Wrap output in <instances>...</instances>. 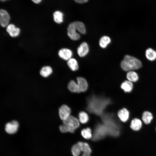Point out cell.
<instances>
[{
    "label": "cell",
    "instance_id": "4fadbf2b",
    "mask_svg": "<svg viewBox=\"0 0 156 156\" xmlns=\"http://www.w3.org/2000/svg\"><path fill=\"white\" fill-rule=\"evenodd\" d=\"M145 55L149 60L154 61L156 59V51L153 49L149 48L146 51Z\"/></svg>",
    "mask_w": 156,
    "mask_h": 156
},
{
    "label": "cell",
    "instance_id": "7c38bea8",
    "mask_svg": "<svg viewBox=\"0 0 156 156\" xmlns=\"http://www.w3.org/2000/svg\"><path fill=\"white\" fill-rule=\"evenodd\" d=\"M142 122L141 120L137 118H134L131 121L130 127L133 130H139L141 128Z\"/></svg>",
    "mask_w": 156,
    "mask_h": 156
},
{
    "label": "cell",
    "instance_id": "8992f818",
    "mask_svg": "<svg viewBox=\"0 0 156 156\" xmlns=\"http://www.w3.org/2000/svg\"><path fill=\"white\" fill-rule=\"evenodd\" d=\"M71 111L70 108L66 105H62L59 109V115L60 118L64 120L70 116Z\"/></svg>",
    "mask_w": 156,
    "mask_h": 156
},
{
    "label": "cell",
    "instance_id": "8fae6325",
    "mask_svg": "<svg viewBox=\"0 0 156 156\" xmlns=\"http://www.w3.org/2000/svg\"><path fill=\"white\" fill-rule=\"evenodd\" d=\"M77 84L80 92L85 91L88 87V84L86 80L82 77H77Z\"/></svg>",
    "mask_w": 156,
    "mask_h": 156
},
{
    "label": "cell",
    "instance_id": "5bb4252c",
    "mask_svg": "<svg viewBox=\"0 0 156 156\" xmlns=\"http://www.w3.org/2000/svg\"><path fill=\"white\" fill-rule=\"evenodd\" d=\"M121 88L125 92H129L133 88V84L132 82L129 80H126L123 82L121 85Z\"/></svg>",
    "mask_w": 156,
    "mask_h": 156
},
{
    "label": "cell",
    "instance_id": "7a4b0ae2",
    "mask_svg": "<svg viewBox=\"0 0 156 156\" xmlns=\"http://www.w3.org/2000/svg\"><path fill=\"white\" fill-rule=\"evenodd\" d=\"M122 68L126 71L138 69L142 66L141 62L135 57L129 55H125L120 63Z\"/></svg>",
    "mask_w": 156,
    "mask_h": 156
},
{
    "label": "cell",
    "instance_id": "d6986e66",
    "mask_svg": "<svg viewBox=\"0 0 156 156\" xmlns=\"http://www.w3.org/2000/svg\"><path fill=\"white\" fill-rule=\"evenodd\" d=\"M111 41V39L109 37L105 36H103L100 39L99 45L101 48H105L110 43Z\"/></svg>",
    "mask_w": 156,
    "mask_h": 156
},
{
    "label": "cell",
    "instance_id": "2e32d148",
    "mask_svg": "<svg viewBox=\"0 0 156 156\" xmlns=\"http://www.w3.org/2000/svg\"><path fill=\"white\" fill-rule=\"evenodd\" d=\"M153 118V115L150 112L145 111L143 113L142 119L145 124H148L150 123Z\"/></svg>",
    "mask_w": 156,
    "mask_h": 156
},
{
    "label": "cell",
    "instance_id": "ffe728a7",
    "mask_svg": "<svg viewBox=\"0 0 156 156\" xmlns=\"http://www.w3.org/2000/svg\"><path fill=\"white\" fill-rule=\"evenodd\" d=\"M63 13L60 11H57L53 14L54 21L57 23L60 24L63 21Z\"/></svg>",
    "mask_w": 156,
    "mask_h": 156
},
{
    "label": "cell",
    "instance_id": "7402d4cb",
    "mask_svg": "<svg viewBox=\"0 0 156 156\" xmlns=\"http://www.w3.org/2000/svg\"><path fill=\"white\" fill-rule=\"evenodd\" d=\"M68 88L70 91L73 92L79 93L81 92L77 84L73 81H70L68 85Z\"/></svg>",
    "mask_w": 156,
    "mask_h": 156
},
{
    "label": "cell",
    "instance_id": "277c9868",
    "mask_svg": "<svg viewBox=\"0 0 156 156\" xmlns=\"http://www.w3.org/2000/svg\"><path fill=\"white\" fill-rule=\"evenodd\" d=\"M10 16L7 12L3 9L0 11V23L3 27H7L9 24Z\"/></svg>",
    "mask_w": 156,
    "mask_h": 156
},
{
    "label": "cell",
    "instance_id": "cb8c5ba5",
    "mask_svg": "<svg viewBox=\"0 0 156 156\" xmlns=\"http://www.w3.org/2000/svg\"><path fill=\"white\" fill-rule=\"evenodd\" d=\"M79 120L80 122L83 124L86 123L88 120V114L84 112H81L79 114Z\"/></svg>",
    "mask_w": 156,
    "mask_h": 156
},
{
    "label": "cell",
    "instance_id": "603a6c76",
    "mask_svg": "<svg viewBox=\"0 0 156 156\" xmlns=\"http://www.w3.org/2000/svg\"><path fill=\"white\" fill-rule=\"evenodd\" d=\"M81 134L86 139H90L92 137L91 130L89 128L83 129L81 131Z\"/></svg>",
    "mask_w": 156,
    "mask_h": 156
},
{
    "label": "cell",
    "instance_id": "4316f807",
    "mask_svg": "<svg viewBox=\"0 0 156 156\" xmlns=\"http://www.w3.org/2000/svg\"><path fill=\"white\" fill-rule=\"evenodd\" d=\"M76 2L79 3H83L87 2L89 0H74Z\"/></svg>",
    "mask_w": 156,
    "mask_h": 156
},
{
    "label": "cell",
    "instance_id": "3957f363",
    "mask_svg": "<svg viewBox=\"0 0 156 156\" xmlns=\"http://www.w3.org/2000/svg\"><path fill=\"white\" fill-rule=\"evenodd\" d=\"M63 121L64 124L68 127L69 131L71 133H73L75 130L79 127V125L78 119L72 116H70Z\"/></svg>",
    "mask_w": 156,
    "mask_h": 156
},
{
    "label": "cell",
    "instance_id": "44dd1931",
    "mask_svg": "<svg viewBox=\"0 0 156 156\" xmlns=\"http://www.w3.org/2000/svg\"><path fill=\"white\" fill-rule=\"evenodd\" d=\"M52 70L49 66H44L42 68L40 71V74L44 77H47L50 75L52 73Z\"/></svg>",
    "mask_w": 156,
    "mask_h": 156
},
{
    "label": "cell",
    "instance_id": "ba28073f",
    "mask_svg": "<svg viewBox=\"0 0 156 156\" xmlns=\"http://www.w3.org/2000/svg\"><path fill=\"white\" fill-rule=\"evenodd\" d=\"M89 47L88 44L86 42L82 43L77 49V53L80 57L85 56L89 51Z\"/></svg>",
    "mask_w": 156,
    "mask_h": 156
},
{
    "label": "cell",
    "instance_id": "f1b7e54d",
    "mask_svg": "<svg viewBox=\"0 0 156 156\" xmlns=\"http://www.w3.org/2000/svg\"><path fill=\"white\" fill-rule=\"evenodd\" d=\"M90 153H83L82 156H90Z\"/></svg>",
    "mask_w": 156,
    "mask_h": 156
},
{
    "label": "cell",
    "instance_id": "5b68a950",
    "mask_svg": "<svg viewBox=\"0 0 156 156\" xmlns=\"http://www.w3.org/2000/svg\"><path fill=\"white\" fill-rule=\"evenodd\" d=\"M18 127V122L16 120H13L6 124L5 130L7 133L10 134H12L15 133L17 131Z\"/></svg>",
    "mask_w": 156,
    "mask_h": 156
},
{
    "label": "cell",
    "instance_id": "52a82bcc",
    "mask_svg": "<svg viewBox=\"0 0 156 156\" xmlns=\"http://www.w3.org/2000/svg\"><path fill=\"white\" fill-rule=\"evenodd\" d=\"M58 54L60 58L68 61L71 58L73 55L72 51L70 49L67 48H62L60 49Z\"/></svg>",
    "mask_w": 156,
    "mask_h": 156
},
{
    "label": "cell",
    "instance_id": "6da1fadb",
    "mask_svg": "<svg viewBox=\"0 0 156 156\" xmlns=\"http://www.w3.org/2000/svg\"><path fill=\"white\" fill-rule=\"evenodd\" d=\"M77 31L82 34L86 33L85 26L83 23L76 21L69 24L67 28V34L71 39L75 40L80 38V35Z\"/></svg>",
    "mask_w": 156,
    "mask_h": 156
},
{
    "label": "cell",
    "instance_id": "ac0fdd59",
    "mask_svg": "<svg viewBox=\"0 0 156 156\" xmlns=\"http://www.w3.org/2000/svg\"><path fill=\"white\" fill-rule=\"evenodd\" d=\"M67 65L69 68L73 71L77 70L79 68L78 62L75 59L71 58L68 60Z\"/></svg>",
    "mask_w": 156,
    "mask_h": 156
},
{
    "label": "cell",
    "instance_id": "9c48e42d",
    "mask_svg": "<svg viewBox=\"0 0 156 156\" xmlns=\"http://www.w3.org/2000/svg\"><path fill=\"white\" fill-rule=\"evenodd\" d=\"M6 30L10 36L12 37L18 36L20 33V30L12 24H9L7 27Z\"/></svg>",
    "mask_w": 156,
    "mask_h": 156
},
{
    "label": "cell",
    "instance_id": "e0dca14e",
    "mask_svg": "<svg viewBox=\"0 0 156 156\" xmlns=\"http://www.w3.org/2000/svg\"><path fill=\"white\" fill-rule=\"evenodd\" d=\"M79 145L81 151L83 153H91V150L88 144L85 142H79L77 143Z\"/></svg>",
    "mask_w": 156,
    "mask_h": 156
},
{
    "label": "cell",
    "instance_id": "83f0119b",
    "mask_svg": "<svg viewBox=\"0 0 156 156\" xmlns=\"http://www.w3.org/2000/svg\"><path fill=\"white\" fill-rule=\"evenodd\" d=\"M34 3H40L42 1V0H31Z\"/></svg>",
    "mask_w": 156,
    "mask_h": 156
},
{
    "label": "cell",
    "instance_id": "9a60e30c",
    "mask_svg": "<svg viewBox=\"0 0 156 156\" xmlns=\"http://www.w3.org/2000/svg\"><path fill=\"white\" fill-rule=\"evenodd\" d=\"M126 77L128 80L131 82H136L139 79L137 73L133 71L128 72L127 74Z\"/></svg>",
    "mask_w": 156,
    "mask_h": 156
},
{
    "label": "cell",
    "instance_id": "30bf717a",
    "mask_svg": "<svg viewBox=\"0 0 156 156\" xmlns=\"http://www.w3.org/2000/svg\"><path fill=\"white\" fill-rule=\"evenodd\" d=\"M129 112L125 108L120 109L118 112V115L120 120L123 122L127 121L129 117Z\"/></svg>",
    "mask_w": 156,
    "mask_h": 156
},
{
    "label": "cell",
    "instance_id": "484cf974",
    "mask_svg": "<svg viewBox=\"0 0 156 156\" xmlns=\"http://www.w3.org/2000/svg\"><path fill=\"white\" fill-rule=\"evenodd\" d=\"M60 131L62 133H66L69 131L68 127L64 124L60 126Z\"/></svg>",
    "mask_w": 156,
    "mask_h": 156
},
{
    "label": "cell",
    "instance_id": "f546056e",
    "mask_svg": "<svg viewBox=\"0 0 156 156\" xmlns=\"http://www.w3.org/2000/svg\"><path fill=\"white\" fill-rule=\"evenodd\" d=\"M1 1H4L7 0H0Z\"/></svg>",
    "mask_w": 156,
    "mask_h": 156
},
{
    "label": "cell",
    "instance_id": "d4e9b609",
    "mask_svg": "<svg viewBox=\"0 0 156 156\" xmlns=\"http://www.w3.org/2000/svg\"><path fill=\"white\" fill-rule=\"evenodd\" d=\"M71 151L73 156H79L81 151L77 143L74 145L73 146Z\"/></svg>",
    "mask_w": 156,
    "mask_h": 156
}]
</instances>
